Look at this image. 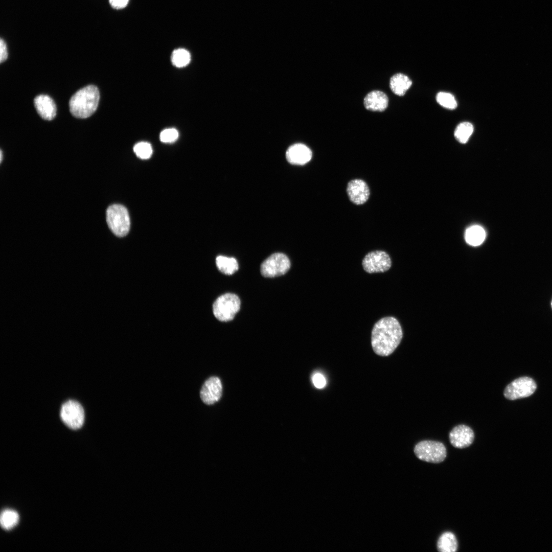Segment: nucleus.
<instances>
[{
	"instance_id": "obj_1",
	"label": "nucleus",
	"mask_w": 552,
	"mask_h": 552,
	"mask_svg": "<svg viewBox=\"0 0 552 552\" xmlns=\"http://www.w3.org/2000/svg\"><path fill=\"white\" fill-rule=\"evenodd\" d=\"M402 336V328L398 320L392 316L383 317L373 327L371 336L373 349L378 355L388 356L398 346Z\"/></svg>"
},
{
	"instance_id": "obj_2",
	"label": "nucleus",
	"mask_w": 552,
	"mask_h": 552,
	"mask_svg": "<svg viewBox=\"0 0 552 552\" xmlns=\"http://www.w3.org/2000/svg\"><path fill=\"white\" fill-rule=\"evenodd\" d=\"M100 100V93L94 85L86 86L76 91L69 101L71 114L77 118L85 119L96 110Z\"/></svg>"
},
{
	"instance_id": "obj_3",
	"label": "nucleus",
	"mask_w": 552,
	"mask_h": 552,
	"mask_svg": "<svg viewBox=\"0 0 552 552\" xmlns=\"http://www.w3.org/2000/svg\"><path fill=\"white\" fill-rule=\"evenodd\" d=\"M106 221L111 232L117 236H125L130 226L129 215L127 209L122 205L114 204L106 211Z\"/></svg>"
},
{
	"instance_id": "obj_4",
	"label": "nucleus",
	"mask_w": 552,
	"mask_h": 552,
	"mask_svg": "<svg viewBox=\"0 0 552 552\" xmlns=\"http://www.w3.org/2000/svg\"><path fill=\"white\" fill-rule=\"evenodd\" d=\"M414 453L419 459L434 464L443 462L447 456L446 448L442 443L430 440L419 442L414 448Z\"/></svg>"
},
{
	"instance_id": "obj_5",
	"label": "nucleus",
	"mask_w": 552,
	"mask_h": 552,
	"mask_svg": "<svg viewBox=\"0 0 552 552\" xmlns=\"http://www.w3.org/2000/svg\"><path fill=\"white\" fill-rule=\"evenodd\" d=\"M240 308L239 297L233 293H227L218 297L213 305L215 317L221 321L232 320Z\"/></svg>"
},
{
	"instance_id": "obj_6",
	"label": "nucleus",
	"mask_w": 552,
	"mask_h": 552,
	"mask_svg": "<svg viewBox=\"0 0 552 552\" xmlns=\"http://www.w3.org/2000/svg\"><path fill=\"white\" fill-rule=\"evenodd\" d=\"M288 257L282 253H275L268 257L262 263L261 273L266 278L279 277L286 273L290 267Z\"/></svg>"
},
{
	"instance_id": "obj_7",
	"label": "nucleus",
	"mask_w": 552,
	"mask_h": 552,
	"mask_svg": "<svg viewBox=\"0 0 552 552\" xmlns=\"http://www.w3.org/2000/svg\"><path fill=\"white\" fill-rule=\"evenodd\" d=\"M537 387L534 380L528 377L517 378L508 384L504 390V397L509 400H516L529 397Z\"/></svg>"
},
{
	"instance_id": "obj_8",
	"label": "nucleus",
	"mask_w": 552,
	"mask_h": 552,
	"mask_svg": "<svg viewBox=\"0 0 552 552\" xmlns=\"http://www.w3.org/2000/svg\"><path fill=\"white\" fill-rule=\"evenodd\" d=\"M60 417L62 421L73 429L80 428L84 420V411L81 405L74 400L65 402L61 407Z\"/></svg>"
},
{
	"instance_id": "obj_9",
	"label": "nucleus",
	"mask_w": 552,
	"mask_h": 552,
	"mask_svg": "<svg viewBox=\"0 0 552 552\" xmlns=\"http://www.w3.org/2000/svg\"><path fill=\"white\" fill-rule=\"evenodd\" d=\"M362 265L364 270L369 273L384 272L390 268L392 261L385 251L374 250L365 256Z\"/></svg>"
},
{
	"instance_id": "obj_10",
	"label": "nucleus",
	"mask_w": 552,
	"mask_h": 552,
	"mask_svg": "<svg viewBox=\"0 0 552 552\" xmlns=\"http://www.w3.org/2000/svg\"><path fill=\"white\" fill-rule=\"evenodd\" d=\"M347 192L350 201L355 204L361 205L368 200L370 191L367 183L360 179H354L349 182Z\"/></svg>"
},
{
	"instance_id": "obj_11",
	"label": "nucleus",
	"mask_w": 552,
	"mask_h": 552,
	"mask_svg": "<svg viewBox=\"0 0 552 552\" xmlns=\"http://www.w3.org/2000/svg\"><path fill=\"white\" fill-rule=\"evenodd\" d=\"M222 390V384L219 378L211 377L203 384L200 393V398L203 403L211 405L219 400Z\"/></svg>"
},
{
	"instance_id": "obj_12",
	"label": "nucleus",
	"mask_w": 552,
	"mask_h": 552,
	"mask_svg": "<svg viewBox=\"0 0 552 552\" xmlns=\"http://www.w3.org/2000/svg\"><path fill=\"white\" fill-rule=\"evenodd\" d=\"M449 441L455 448L463 449L470 446L474 439L473 430L465 425L454 427L450 432Z\"/></svg>"
},
{
	"instance_id": "obj_13",
	"label": "nucleus",
	"mask_w": 552,
	"mask_h": 552,
	"mask_svg": "<svg viewBox=\"0 0 552 552\" xmlns=\"http://www.w3.org/2000/svg\"><path fill=\"white\" fill-rule=\"evenodd\" d=\"M312 155L310 149L303 144H295L291 146L286 153L288 162L297 165H303L308 163L311 160Z\"/></svg>"
},
{
	"instance_id": "obj_14",
	"label": "nucleus",
	"mask_w": 552,
	"mask_h": 552,
	"mask_svg": "<svg viewBox=\"0 0 552 552\" xmlns=\"http://www.w3.org/2000/svg\"><path fill=\"white\" fill-rule=\"evenodd\" d=\"M37 112L44 120L51 121L56 115V105L54 100L48 95H40L34 100Z\"/></svg>"
},
{
	"instance_id": "obj_15",
	"label": "nucleus",
	"mask_w": 552,
	"mask_h": 552,
	"mask_svg": "<svg viewBox=\"0 0 552 552\" xmlns=\"http://www.w3.org/2000/svg\"><path fill=\"white\" fill-rule=\"evenodd\" d=\"M365 108L374 111H382L385 110L388 104L387 96L380 90H373L368 93L363 101Z\"/></svg>"
},
{
	"instance_id": "obj_16",
	"label": "nucleus",
	"mask_w": 552,
	"mask_h": 552,
	"mask_svg": "<svg viewBox=\"0 0 552 552\" xmlns=\"http://www.w3.org/2000/svg\"><path fill=\"white\" fill-rule=\"evenodd\" d=\"M412 81L406 75L398 73L393 76L389 81L392 91L396 95L402 96L410 87Z\"/></svg>"
},
{
	"instance_id": "obj_17",
	"label": "nucleus",
	"mask_w": 552,
	"mask_h": 552,
	"mask_svg": "<svg viewBox=\"0 0 552 552\" xmlns=\"http://www.w3.org/2000/svg\"><path fill=\"white\" fill-rule=\"evenodd\" d=\"M436 547L440 552L457 551L458 542L455 535L451 532H445L442 534L438 540Z\"/></svg>"
},
{
	"instance_id": "obj_18",
	"label": "nucleus",
	"mask_w": 552,
	"mask_h": 552,
	"mask_svg": "<svg viewBox=\"0 0 552 552\" xmlns=\"http://www.w3.org/2000/svg\"><path fill=\"white\" fill-rule=\"evenodd\" d=\"M486 236L484 228L478 225L468 227L465 233L466 242L472 246H478L482 243Z\"/></svg>"
},
{
	"instance_id": "obj_19",
	"label": "nucleus",
	"mask_w": 552,
	"mask_h": 552,
	"mask_svg": "<svg viewBox=\"0 0 552 552\" xmlns=\"http://www.w3.org/2000/svg\"><path fill=\"white\" fill-rule=\"evenodd\" d=\"M216 263L218 269L225 274H232L239 268L238 262L234 258L218 256L216 259Z\"/></svg>"
},
{
	"instance_id": "obj_20",
	"label": "nucleus",
	"mask_w": 552,
	"mask_h": 552,
	"mask_svg": "<svg viewBox=\"0 0 552 552\" xmlns=\"http://www.w3.org/2000/svg\"><path fill=\"white\" fill-rule=\"evenodd\" d=\"M19 519V515L17 512L11 509H6L1 515V526L5 530H10L17 524Z\"/></svg>"
},
{
	"instance_id": "obj_21",
	"label": "nucleus",
	"mask_w": 552,
	"mask_h": 552,
	"mask_svg": "<svg viewBox=\"0 0 552 552\" xmlns=\"http://www.w3.org/2000/svg\"><path fill=\"white\" fill-rule=\"evenodd\" d=\"M474 130L473 125L470 122H464L459 124L454 131L455 139L461 143L468 142Z\"/></svg>"
},
{
	"instance_id": "obj_22",
	"label": "nucleus",
	"mask_w": 552,
	"mask_h": 552,
	"mask_svg": "<svg viewBox=\"0 0 552 552\" xmlns=\"http://www.w3.org/2000/svg\"><path fill=\"white\" fill-rule=\"evenodd\" d=\"M190 61L191 55L188 51L184 49L175 50L172 54V63L177 67L186 66Z\"/></svg>"
},
{
	"instance_id": "obj_23",
	"label": "nucleus",
	"mask_w": 552,
	"mask_h": 552,
	"mask_svg": "<svg viewBox=\"0 0 552 552\" xmlns=\"http://www.w3.org/2000/svg\"><path fill=\"white\" fill-rule=\"evenodd\" d=\"M436 100L440 105L448 109H454L457 106L454 97L449 93L439 92L436 95Z\"/></svg>"
},
{
	"instance_id": "obj_24",
	"label": "nucleus",
	"mask_w": 552,
	"mask_h": 552,
	"mask_svg": "<svg viewBox=\"0 0 552 552\" xmlns=\"http://www.w3.org/2000/svg\"><path fill=\"white\" fill-rule=\"evenodd\" d=\"M133 151L136 156L141 159H148L152 153L151 145L147 142H141L136 144L133 147Z\"/></svg>"
},
{
	"instance_id": "obj_25",
	"label": "nucleus",
	"mask_w": 552,
	"mask_h": 552,
	"mask_svg": "<svg viewBox=\"0 0 552 552\" xmlns=\"http://www.w3.org/2000/svg\"><path fill=\"white\" fill-rule=\"evenodd\" d=\"M178 137V132L175 128H168L163 130L160 133V140L166 143L174 142Z\"/></svg>"
},
{
	"instance_id": "obj_26",
	"label": "nucleus",
	"mask_w": 552,
	"mask_h": 552,
	"mask_svg": "<svg viewBox=\"0 0 552 552\" xmlns=\"http://www.w3.org/2000/svg\"><path fill=\"white\" fill-rule=\"evenodd\" d=\"M312 381L314 385L317 388H323L326 384L325 378L319 373H316L313 375Z\"/></svg>"
},
{
	"instance_id": "obj_27",
	"label": "nucleus",
	"mask_w": 552,
	"mask_h": 552,
	"mask_svg": "<svg viewBox=\"0 0 552 552\" xmlns=\"http://www.w3.org/2000/svg\"><path fill=\"white\" fill-rule=\"evenodd\" d=\"M8 57V52L6 44L4 40H0V62L5 61Z\"/></svg>"
},
{
	"instance_id": "obj_28",
	"label": "nucleus",
	"mask_w": 552,
	"mask_h": 552,
	"mask_svg": "<svg viewBox=\"0 0 552 552\" xmlns=\"http://www.w3.org/2000/svg\"><path fill=\"white\" fill-rule=\"evenodd\" d=\"M109 2L112 8L120 9L125 8L127 5L129 0H109Z\"/></svg>"
},
{
	"instance_id": "obj_29",
	"label": "nucleus",
	"mask_w": 552,
	"mask_h": 552,
	"mask_svg": "<svg viewBox=\"0 0 552 552\" xmlns=\"http://www.w3.org/2000/svg\"><path fill=\"white\" fill-rule=\"evenodd\" d=\"M0 156H1L0 160H1V162H2V157H3V154H2V150H1V155Z\"/></svg>"
},
{
	"instance_id": "obj_30",
	"label": "nucleus",
	"mask_w": 552,
	"mask_h": 552,
	"mask_svg": "<svg viewBox=\"0 0 552 552\" xmlns=\"http://www.w3.org/2000/svg\"><path fill=\"white\" fill-rule=\"evenodd\" d=\"M551 308H552V301H551Z\"/></svg>"
}]
</instances>
